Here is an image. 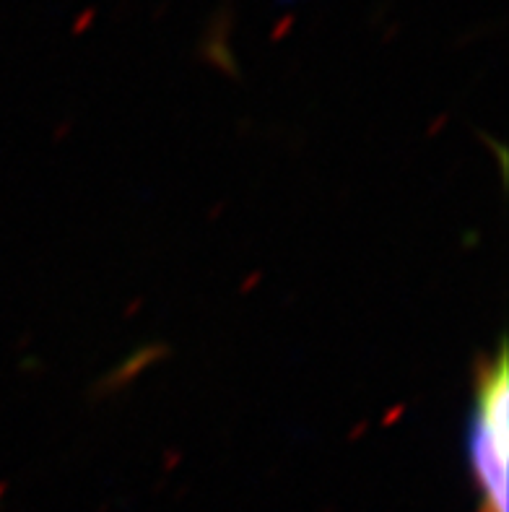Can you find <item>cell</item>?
<instances>
[{
  "label": "cell",
  "mask_w": 509,
  "mask_h": 512,
  "mask_svg": "<svg viewBox=\"0 0 509 512\" xmlns=\"http://www.w3.org/2000/svg\"><path fill=\"white\" fill-rule=\"evenodd\" d=\"M509 364L507 349L478 370L473 411L468 419V468L476 484L481 512H507L509 461Z\"/></svg>",
  "instance_id": "cell-1"
}]
</instances>
